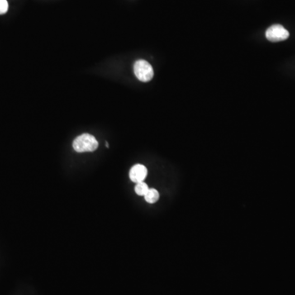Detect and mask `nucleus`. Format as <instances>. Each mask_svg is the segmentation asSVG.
Instances as JSON below:
<instances>
[{"label":"nucleus","mask_w":295,"mask_h":295,"mask_svg":"<svg viewBox=\"0 0 295 295\" xmlns=\"http://www.w3.org/2000/svg\"><path fill=\"white\" fill-rule=\"evenodd\" d=\"M72 146L77 153L94 152L98 149V142L93 135L83 134L75 139Z\"/></svg>","instance_id":"obj_1"},{"label":"nucleus","mask_w":295,"mask_h":295,"mask_svg":"<svg viewBox=\"0 0 295 295\" xmlns=\"http://www.w3.org/2000/svg\"><path fill=\"white\" fill-rule=\"evenodd\" d=\"M135 77L142 82H148L154 77V69L147 61L138 60L134 64Z\"/></svg>","instance_id":"obj_2"},{"label":"nucleus","mask_w":295,"mask_h":295,"mask_svg":"<svg viewBox=\"0 0 295 295\" xmlns=\"http://www.w3.org/2000/svg\"><path fill=\"white\" fill-rule=\"evenodd\" d=\"M290 33L281 25H273L266 31V37L272 42H280L288 39Z\"/></svg>","instance_id":"obj_3"},{"label":"nucleus","mask_w":295,"mask_h":295,"mask_svg":"<svg viewBox=\"0 0 295 295\" xmlns=\"http://www.w3.org/2000/svg\"><path fill=\"white\" fill-rule=\"evenodd\" d=\"M148 175L146 167L142 164H136L133 166L130 171V179L135 183H140L144 182Z\"/></svg>","instance_id":"obj_4"},{"label":"nucleus","mask_w":295,"mask_h":295,"mask_svg":"<svg viewBox=\"0 0 295 295\" xmlns=\"http://www.w3.org/2000/svg\"><path fill=\"white\" fill-rule=\"evenodd\" d=\"M147 202L149 203H155L159 199V193L155 189H149L146 195L144 196Z\"/></svg>","instance_id":"obj_5"},{"label":"nucleus","mask_w":295,"mask_h":295,"mask_svg":"<svg viewBox=\"0 0 295 295\" xmlns=\"http://www.w3.org/2000/svg\"><path fill=\"white\" fill-rule=\"evenodd\" d=\"M149 190V186H148L146 183H144V182L136 184V186L135 187V193L140 196H145Z\"/></svg>","instance_id":"obj_6"},{"label":"nucleus","mask_w":295,"mask_h":295,"mask_svg":"<svg viewBox=\"0 0 295 295\" xmlns=\"http://www.w3.org/2000/svg\"><path fill=\"white\" fill-rule=\"evenodd\" d=\"M8 9L7 0H0V15L5 14Z\"/></svg>","instance_id":"obj_7"}]
</instances>
